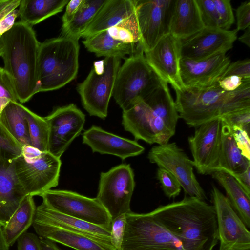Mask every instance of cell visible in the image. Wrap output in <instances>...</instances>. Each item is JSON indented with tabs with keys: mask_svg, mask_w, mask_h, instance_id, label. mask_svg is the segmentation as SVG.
Listing matches in <instances>:
<instances>
[{
	"mask_svg": "<svg viewBox=\"0 0 250 250\" xmlns=\"http://www.w3.org/2000/svg\"><path fill=\"white\" fill-rule=\"evenodd\" d=\"M149 213L185 250H213L218 242L216 212L205 201L185 196Z\"/></svg>",
	"mask_w": 250,
	"mask_h": 250,
	"instance_id": "obj_1",
	"label": "cell"
},
{
	"mask_svg": "<svg viewBox=\"0 0 250 250\" xmlns=\"http://www.w3.org/2000/svg\"><path fill=\"white\" fill-rule=\"evenodd\" d=\"M167 84L162 80L152 92L123 111V127L135 140L162 145L175 134L179 116Z\"/></svg>",
	"mask_w": 250,
	"mask_h": 250,
	"instance_id": "obj_2",
	"label": "cell"
},
{
	"mask_svg": "<svg viewBox=\"0 0 250 250\" xmlns=\"http://www.w3.org/2000/svg\"><path fill=\"white\" fill-rule=\"evenodd\" d=\"M179 118L190 127H197L229 113L250 108V79L232 92L223 90L218 82L204 88L175 90Z\"/></svg>",
	"mask_w": 250,
	"mask_h": 250,
	"instance_id": "obj_3",
	"label": "cell"
},
{
	"mask_svg": "<svg viewBox=\"0 0 250 250\" xmlns=\"http://www.w3.org/2000/svg\"><path fill=\"white\" fill-rule=\"evenodd\" d=\"M4 68L13 83L18 102L38 93V58L40 42L32 27L21 21L2 35Z\"/></svg>",
	"mask_w": 250,
	"mask_h": 250,
	"instance_id": "obj_4",
	"label": "cell"
},
{
	"mask_svg": "<svg viewBox=\"0 0 250 250\" xmlns=\"http://www.w3.org/2000/svg\"><path fill=\"white\" fill-rule=\"evenodd\" d=\"M78 41L61 36L40 43L38 92L59 89L75 79L79 68Z\"/></svg>",
	"mask_w": 250,
	"mask_h": 250,
	"instance_id": "obj_5",
	"label": "cell"
},
{
	"mask_svg": "<svg viewBox=\"0 0 250 250\" xmlns=\"http://www.w3.org/2000/svg\"><path fill=\"white\" fill-rule=\"evenodd\" d=\"M162 80L141 50L125 59L120 66L112 96L123 111H125L157 88Z\"/></svg>",
	"mask_w": 250,
	"mask_h": 250,
	"instance_id": "obj_6",
	"label": "cell"
},
{
	"mask_svg": "<svg viewBox=\"0 0 250 250\" xmlns=\"http://www.w3.org/2000/svg\"><path fill=\"white\" fill-rule=\"evenodd\" d=\"M13 162L16 176L27 195L41 196L58 185L61 160L48 151L24 146L22 154Z\"/></svg>",
	"mask_w": 250,
	"mask_h": 250,
	"instance_id": "obj_7",
	"label": "cell"
},
{
	"mask_svg": "<svg viewBox=\"0 0 250 250\" xmlns=\"http://www.w3.org/2000/svg\"><path fill=\"white\" fill-rule=\"evenodd\" d=\"M120 64L118 57H105L95 62L85 79L78 85L82 105L90 116L102 119L107 117Z\"/></svg>",
	"mask_w": 250,
	"mask_h": 250,
	"instance_id": "obj_8",
	"label": "cell"
},
{
	"mask_svg": "<svg viewBox=\"0 0 250 250\" xmlns=\"http://www.w3.org/2000/svg\"><path fill=\"white\" fill-rule=\"evenodd\" d=\"M121 250H185L181 242L149 213L125 214Z\"/></svg>",
	"mask_w": 250,
	"mask_h": 250,
	"instance_id": "obj_9",
	"label": "cell"
},
{
	"mask_svg": "<svg viewBox=\"0 0 250 250\" xmlns=\"http://www.w3.org/2000/svg\"><path fill=\"white\" fill-rule=\"evenodd\" d=\"M135 186L134 174L129 164H122L101 173L96 198L112 220L131 211L130 202Z\"/></svg>",
	"mask_w": 250,
	"mask_h": 250,
	"instance_id": "obj_10",
	"label": "cell"
},
{
	"mask_svg": "<svg viewBox=\"0 0 250 250\" xmlns=\"http://www.w3.org/2000/svg\"><path fill=\"white\" fill-rule=\"evenodd\" d=\"M41 196L42 202L55 210L111 231V218L96 198L69 190L53 189Z\"/></svg>",
	"mask_w": 250,
	"mask_h": 250,
	"instance_id": "obj_11",
	"label": "cell"
},
{
	"mask_svg": "<svg viewBox=\"0 0 250 250\" xmlns=\"http://www.w3.org/2000/svg\"><path fill=\"white\" fill-rule=\"evenodd\" d=\"M149 162L170 173L186 194L205 201L207 197L193 171L192 161L175 142L157 145L148 153Z\"/></svg>",
	"mask_w": 250,
	"mask_h": 250,
	"instance_id": "obj_12",
	"label": "cell"
},
{
	"mask_svg": "<svg viewBox=\"0 0 250 250\" xmlns=\"http://www.w3.org/2000/svg\"><path fill=\"white\" fill-rule=\"evenodd\" d=\"M135 11L144 52L169 33L175 0H134Z\"/></svg>",
	"mask_w": 250,
	"mask_h": 250,
	"instance_id": "obj_13",
	"label": "cell"
},
{
	"mask_svg": "<svg viewBox=\"0 0 250 250\" xmlns=\"http://www.w3.org/2000/svg\"><path fill=\"white\" fill-rule=\"evenodd\" d=\"M211 197L217 218L219 250L250 249V232L228 198L214 185Z\"/></svg>",
	"mask_w": 250,
	"mask_h": 250,
	"instance_id": "obj_14",
	"label": "cell"
},
{
	"mask_svg": "<svg viewBox=\"0 0 250 250\" xmlns=\"http://www.w3.org/2000/svg\"><path fill=\"white\" fill-rule=\"evenodd\" d=\"M44 118L49 127L48 151L60 158L83 130L85 115L70 104L56 108Z\"/></svg>",
	"mask_w": 250,
	"mask_h": 250,
	"instance_id": "obj_15",
	"label": "cell"
},
{
	"mask_svg": "<svg viewBox=\"0 0 250 250\" xmlns=\"http://www.w3.org/2000/svg\"><path fill=\"white\" fill-rule=\"evenodd\" d=\"M237 31L205 27L190 37L180 40L181 58L194 61L226 54L237 39Z\"/></svg>",
	"mask_w": 250,
	"mask_h": 250,
	"instance_id": "obj_16",
	"label": "cell"
},
{
	"mask_svg": "<svg viewBox=\"0 0 250 250\" xmlns=\"http://www.w3.org/2000/svg\"><path fill=\"white\" fill-rule=\"evenodd\" d=\"M221 123L219 118L202 124L188 138L193 166L201 174L212 173L218 155Z\"/></svg>",
	"mask_w": 250,
	"mask_h": 250,
	"instance_id": "obj_17",
	"label": "cell"
},
{
	"mask_svg": "<svg viewBox=\"0 0 250 250\" xmlns=\"http://www.w3.org/2000/svg\"><path fill=\"white\" fill-rule=\"evenodd\" d=\"M179 41L168 33L152 49L144 52L146 60L152 69L174 90L184 87L180 74Z\"/></svg>",
	"mask_w": 250,
	"mask_h": 250,
	"instance_id": "obj_18",
	"label": "cell"
},
{
	"mask_svg": "<svg viewBox=\"0 0 250 250\" xmlns=\"http://www.w3.org/2000/svg\"><path fill=\"white\" fill-rule=\"evenodd\" d=\"M230 63L226 54L199 61L180 60V74L185 88H204L217 83Z\"/></svg>",
	"mask_w": 250,
	"mask_h": 250,
	"instance_id": "obj_19",
	"label": "cell"
},
{
	"mask_svg": "<svg viewBox=\"0 0 250 250\" xmlns=\"http://www.w3.org/2000/svg\"><path fill=\"white\" fill-rule=\"evenodd\" d=\"M83 143L88 146L93 152L114 155L122 160L140 155L145 150L136 141L120 137L95 125L83 133Z\"/></svg>",
	"mask_w": 250,
	"mask_h": 250,
	"instance_id": "obj_20",
	"label": "cell"
},
{
	"mask_svg": "<svg viewBox=\"0 0 250 250\" xmlns=\"http://www.w3.org/2000/svg\"><path fill=\"white\" fill-rule=\"evenodd\" d=\"M34 220L86 235L115 250L111 243L110 231L59 212L43 202L36 208Z\"/></svg>",
	"mask_w": 250,
	"mask_h": 250,
	"instance_id": "obj_21",
	"label": "cell"
},
{
	"mask_svg": "<svg viewBox=\"0 0 250 250\" xmlns=\"http://www.w3.org/2000/svg\"><path fill=\"white\" fill-rule=\"evenodd\" d=\"M26 195L15 174L13 161L0 156V225L6 224Z\"/></svg>",
	"mask_w": 250,
	"mask_h": 250,
	"instance_id": "obj_22",
	"label": "cell"
},
{
	"mask_svg": "<svg viewBox=\"0 0 250 250\" xmlns=\"http://www.w3.org/2000/svg\"><path fill=\"white\" fill-rule=\"evenodd\" d=\"M204 27L196 0H175L170 20L169 34L182 40Z\"/></svg>",
	"mask_w": 250,
	"mask_h": 250,
	"instance_id": "obj_23",
	"label": "cell"
},
{
	"mask_svg": "<svg viewBox=\"0 0 250 250\" xmlns=\"http://www.w3.org/2000/svg\"><path fill=\"white\" fill-rule=\"evenodd\" d=\"M34 229L41 238L62 244L76 250H114L86 235L34 220Z\"/></svg>",
	"mask_w": 250,
	"mask_h": 250,
	"instance_id": "obj_24",
	"label": "cell"
},
{
	"mask_svg": "<svg viewBox=\"0 0 250 250\" xmlns=\"http://www.w3.org/2000/svg\"><path fill=\"white\" fill-rule=\"evenodd\" d=\"M134 10V0H105L82 37L85 39L108 30L129 17Z\"/></svg>",
	"mask_w": 250,
	"mask_h": 250,
	"instance_id": "obj_25",
	"label": "cell"
},
{
	"mask_svg": "<svg viewBox=\"0 0 250 250\" xmlns=\"http://www.w3.org/2000/svg\"><path fill=\"white\" fill-rule=\"evenodd\" d=\"M221 122L218 155L212 173L223 171L232 175L246 170L250 166V161L242 155L237 146L230 127Z\"/></svg>",
	"mask_w": 250,
	"mask_h": 250,
	"instance_id": "obj_26",
	"label": "cell"
},
{
	"mask_svg": "<svg viewBox=\"0 0 250 250\" xmlns=\"http://www.w3.org/2000/svg\"><path fill=\"white\" fill-rule=\"evenodd\" d=\"M82 42L88 51L94 53L97 57L121 59L127 55L129 56L143 50L139 43H128L116 40L107 31L87 37Z\"/></svg>",
	"mask_w": 250,
	"mask_h": 250,
	"instance_id": "obj_27",
	"label": "cell"
},
{
	"mask_svg": "<svg viewBox=\"0 0 250 250\" xmlns=\"http://www.w3.org/2000/svg\"><path fill=\"white\" fill-rule=\"evenodd\" d=\"M27 107L17 101H11L0 114V122L14 139L22 147L31 146Z\"/></svg>",
	"mask_w": 250,
	"mask_h": 250,
	"instance_id": "obj_28",
	"label": "cell"
},
{
	"mask_svg": "<svg viewBox=\"0 0 250 250\" xmlns=\"http://www.w3.org/2000/svg\"><path fill=\"white\" fill-rule=\"evenodd\" d=\"M212 176L223 188L233 208L248 229L250 228V194L230 174L215 171Z\"/></svg>",
	"mask_w": 250,
	"mask_h": 250,
	"instance_id": "obj_29",
	"label": "cell"
},
{
	"mask_svg": "<svg viewBox=\"0 0 250 250\" xmlns=\"http://www.w3.org/2000/svg\"><path fill=\"white\" fill-rule=\"evenodd\" d=\"M68 2V0H21L20 21L32 27L62 11Z\"/></svg>",
	"mask_w": 250,
	"mask_h": 250,
	"instance_id": "obj_30",
	"label": "cell"
},
{
	"mask_svg": "<svg viewBox=\"0 0 250 250\" xmlns=\"http://www.w3.org/2000/svg\"><path fill=\"white\" fill-rule=\"evenodd\" d=\"M36 208L33 197L27 195L3 227L4 235L9 246H12L32 225Z\"/></svg>",
	"mask_w": 250,
	"mask_h": 250,
	"instance_id": "obj_31",
	"label": "cell"
},
{
	"mask_svg": "<svg viewBox=\"0 0 250 250\" xmlns=\"http://www.w3.org/2000/svg\"><path fill=\"white\" fill-rule=\"evenodd\" d=\"M105 0H83L71 21L62 26V35L79 41Z\"/></svg>",
	"mask_w": 250,
	"mask_h": 250,
	"instance_id": "obj_32",
	"label": "cell"
},
{
	"mask_svg": "<svg viewBox=\"0 0 250 250\" xmlns=\"http://www.w3.org/2000/svg\"><path fill=\"white\" fill-rule=\"evenodd\" d=\"M28 122L31 146L41 151H48L49 127L44 118L34 113L27 108Z\"/></svg>",
	"mask_w": 250,
	"mask_h": 250,
	"instance_id": "obj_33",
	"label": "cell"
},
{
	"mask_svg": "<svg viewBox=\"0 0 250 250\" xmlns=\"http://www.w3.org/2000/svg\"><path fill=\"white\" fill-rule=\"evenodd\" d=\"M107 31L114 39L126 43L140 44V35L135 10L129 17Z\"/></svg>",
	"mask_w": 250,
	"mask_h": 250,
	"instance_id": "obj_34",
	"label": "cell"
},
{
	"mask_svg": "<svg viewBox=\"0 0 250 250\" xmlns=\"http://www.w3.org/2000/svg\"><path fill=\"white\" fill-rule=\"evenodd\" d=\"M21 0H0V36L9 31L16 23L19 16Z\"/></svg>",
	"mask_w": 250,
	"mask_h": 250,
	"instance_id": "obj_35",
	"label": "cell"
},
{
	"mask_svg": "<svg viewBox=\"0 0 250 250\" xmlns=\"http://www.w3.org/2000/svg\"><path fill=\"white\" fill-rule=\"evenodd\" d=\"M22 146L8 132L0 122V156L12 161L20 156Z\"/></svg>",
	"mask_w": 250,
	"mask_h": 250,
	"instance_id": "obj_36",
	"label": "cell"
},
{
	"mask_svg": "<svg viewBox=\"0 0 250 250\" xmlns=\"http://www.w3.org/2000/svg\"><path fill=\"white\" fill-rule=\"evenodd\" d=\"M205 27L220 28V22L213 0H196Z\"/></svg>",
	"mask_w": 250,
	"mask_h": 250,
	"instance_id": "obj_37",
	"label": "cell"
},
{
	"mask_svg": "<svg viewBox=\"0 0 250 250\" xmlns=\"http://www.w3.org/2000/svg\"><path fill=\"white\" fill-rule=\"evenodd\" d=\"M156 178L166 196L169 198H174L180 194L182 188L177 179L168 171L158 167Z\"/></svg>",
	"mask_w": 250,
	"mask_h": 250,
	"instance_id": "obj_38",
	"label": "cell"
},
{
	"mask_svg": "<svg viewBox=\"0 0 250 250\" xmlns=\"http://www.w3.org/2000/svg\"><path fill=\"white\" fill-rule=\"evenodd\" d=\"M11 101H17L12 80L5 70L0 67V114Z\"/></svg>",
	"mask_w": 250,
	"mask_h": 250,
	"instance_id": "obj_39",
	"label": "cell"
},
{
	"mask_svg": "<svg viewBox=\"0 0 250 250\" xmlns=\"http://www.w3.org/2000/svg\"><path fill=\"white\" fill-rule=\"evenodd\" d=\"M221 120L231 128L239 127L250 132V108L235 111L223 115Z\"/></svg>",
	"mask_w": 250,
	"mask_h": 250,
	"instance_id": "obj_40",
	"label": "cell"
},
{
	"mask_svg": "<svg viewBox=\"0 0 250 250\" xmlns=\"http://www.w3.org/2000/svg\"><path fill=\"white\" fill-rule=\"evenodd\" d=\"M217 11L221 29L228 30L234 22V16L229 0H213Z\"/></svg>",
	"mask_w": 250,
	"mask_h": 250,
	"instance_id": "obj_41",
	"label": "cell"
},
{
	"mask_svg": "<svg viewBox=\"0 0 250 250\" xmlns=\"http://www.w3.org/2000/svg\"><path fill=\"white\" fill-rule=\"evenodd\" d=\"M126 222L125 214H122L112 220L110 241L115 250H121Z\"/></svg>",
	"mask_w": 250,
	"mask_h": 250,
	"instance_id": "obj_42",
	"label": "cell"
},
{
	"mask_svg": "<svg viewBox=\"0 0 250 250\" xmlns=\"http://www.w3.org/2000/svg\"><path fill=\"white\" fill-rule=\"evenodd\" d=\"M233 75L240 77L243 79H250V59H245L230 63L221 79Z\"/></svg>",
	"mask_w": 250,
	"mask_h": 250,
	"instance_id": "obj_43",
	"label": "cell"
},
{
	"mask_svg": "<svg viewBox=\"0 0 250 250\" xmlns=\"http://www.w3.org/2000/svg\"><path fill=\"white\" fill-rule=\"evenodd\" d=\"M231 129L237 146L242 155L250 161V133L239 127H233Z\"/></svg>",
	"mask_w": 250,
	"mask_h": 250,
	"instance_id": "obj_44",
	"label": "cell"
},
{
	"mask_svg": "<svg viewBox=\"0 0 250 250\" xmlns=\"http://www.w3.org/2000/svg\"><path fill=\"white\" fill-rule=\"evenodd\" d=\"M17 241L18 250H42L41 239L33 233L25 232Z\"/></svg>",
	"mask_w": 250,
	"mask_h": 250,
	"instance_id": "obj_45",
	"label": "cell"
},
{
	"mask_svg": "<svg viewBox=\"0 0 250 250\" xmlns=\"http://www.w3.org/2000/svg\"><path fill=\"white\" fill-rule=\"evenodd\" d=\"M236 15L237 32L250 26V1L242 2L236 10Z\"/></svg>",
	"mask_w": 250,
	"mask_h": 250,
	"instance_id": "obj_46",
	"label": "cell"
},
{
	"mask_svg": "<svg viewBox=\"0 0 250 250\" xmlns=\"http://www.w3.org/2000/svg\"><path fill=\"white\" fill-rule=\"evenodd\" d=\"M245 80L237 76H229L220 79L218 82L219 86L223 90L232 92L237 89Z\"/></svg>",
	"mask_w": 250,
	"mask_h": 250,
	"instance_id": "obj_47",
	"label": "cell"
},
{
	"mask_svg": "<svg viewBox=\"0 0 250 250\" xmlns=\"http://www.w3.org/2000/svg\"><path fill=\"white\" fill-rule=\"evenodd\" d=\"M83 0H71L66 5V9L62 17V26L68 24L75 15Z\"/></svg>",
	"mask_w": 250,
	"mask_h": 250,
	"instance_id": "obj_48",
	"label": "cell"
},
{
	"mask_svg": "<svg viewBox=\"0 0 250 250\" xmlns=\"http://www.w3.org/2000/svg\"><path fill=\"white\" fill-rule=\"evenodd\" d=\"M242 187L244 189L250 194V166L244 171L231 175Z\"/></svg>",
	"mask_w": 250,
	"mask_h": 250,
	"instance_id": "obj_49",
	"label": "cell"
},
{
	"mask_svg": "<svg viewBox=\"0 0 250 250\" xmlns=\"http://www.w3.org/2000/svg\"><path fill=\"white\" fill-rule=\"evenodd\" d=\"M42 250H62L54 242L51 240L41 238Z\"/></svg>",
	"mask_w": 250,
	"mask_h": 250,
	"instance_id": "obj_50",
	"label": "cell"
},
{
	"mask_svg": "<svg viewBox=\"0 0 250 250\" xmlns=\"http://www.w3.org/2000/svg\"><path fill=\"white\" fill-rule=\"evenodd\" d=\"M238 40L248 47H250V26L245 29L244 33L238 38Z\"/></svg>",
	"mask_w": 250,
	"mask_h": 250,
	"instance_id": "obj_51",
	"label": "cell"
},
{
	"mask_svg": "<svg viewBox=\"0 0 250 250\" xmlns=\"http://www.w3.org/2000/svg\"><path fill=\"white\" fill-rule=\"evenodd\" d=\"M9 247L4 235L3 227L0 225V250H8Z\"/></svg>",
	"mask_w": 250,
	"mask_h": 250,
	"instance_id": "obj_52",
	"label": "cell"
},
{
	"mask_svg": "<svg viewBox=\"0 0 250 250\" xmlns=\"http://www.w3.org/2000/svg\"><path fill=\"white\" fill-rule=\"evenodd\" d=\"M4 49V42L2 36H0V56H1Z\"/></svg>",
	"mask_w": 250,
	"mask_h": 250,
	"instance_id": "obj_53",
	"label": "cell"
},
{
	"mask_svg": "<svg viewBox=\"0 0 250 250\" xmlns=\"http://www.w3.org/2000/svg\"><path fill=\"white\" fill-rule=\"evenodd\" d=\"M250 250V249H249V250Z\"/></svg>",
	"mask_w": 250,
	"mask_h": 250,
	"instance_id": "obj_54",
	"label": "cell"
}]
</instances>
